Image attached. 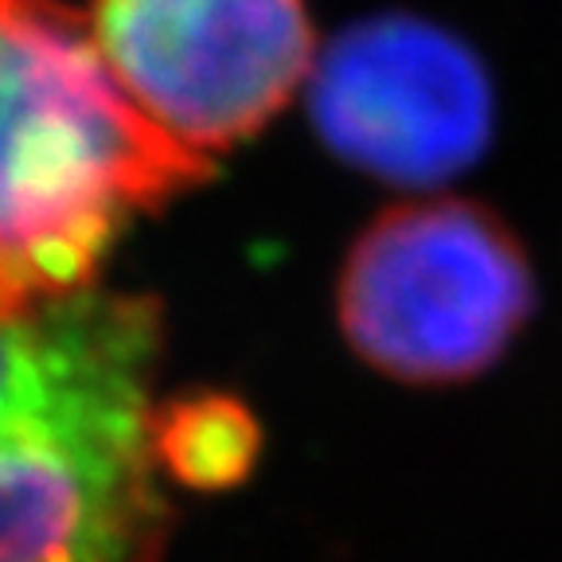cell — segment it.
<instances>
[{"instance_id": "1", "label": "cell", "mask_w": 562, "mask_h": 562, "mask_svg": "<svg viewBox=\"0 0 562 562\" xmlns=\"http://www.w3.org/2000/svg\"><path fill=\"white\" fill-rule=\"evenodd\" d=\"M165 308L90 285L0 316V562H165Z\"/></svg>"}, {"instance_id": "2", "label": "cell", "mask_w": 562, "mask_h": 562, "mask_svg": "<svg viewBox=\"0 0 562 562\" xmlns=\"http://www.w3.org/2000/svg\"><path fill=\"white\" fill-rule=\"evenodd\" d=\"M114 79L90 16L63 0H0V316L98 285L137 215L207 184Z\"/></svg>"}, {"instance_id": "3", "label": "cell", "mask_w": 562, "mask_h": 562, "mask_svg": "<svg viewBox=\"0 0 562 562\" xmlns=\"http://www.w3.org/2000/svg\"><path fill=\"white\" fill-rule=\"evenodd\" d=\"M536 313L516 231L461 195L406 200L356 235L336 281L348 348L406 386H453L508 356Z\"/></svg>"}, {"instance_id": "4", "label": "cell", "mask_w": 562, "mask_h": 562, "mask_svg": "<svg viewBox=\"0 0 562 562\" xmlns=\"http://www.w3.org/2000/svg\"><path fill=\"white\" fill-rule=\"evenodd\" d=\"M90 27L125 94L207 160L258 137L316 67L305 0H94Z\"/></svg>"}, {"instance_id": "5", "label": "cell", "mask_w": 562, "mask_h": 562, "mask_svg": "<svg viewBox=\"0 0 562 562\" xmlns=\"http://www.w3.org/2000/svg\"><path fill=\"white\" fill-rule=\"evenodd\" d=\"M325 149L395 188H438L465 176L496 137V87L449 27L414 12L348 24L308 75Z\"/></svg>"}, {"instance_id": "6", "label": "cell", "mask_w": 562, "mask_h": 562, "mask_svg": "<svg viewBox=\"0 0 562 562\" xmlns=\"http://www.w3.org/2000/svg\"><path fill=\"white\" fill-rule=\"evenodd\" d=\"M157 465L176 484L195 492H227L250 481L262 457V422L238 395L192 391L157 403L153 418Z\"/></svg>"}]
</instances>
